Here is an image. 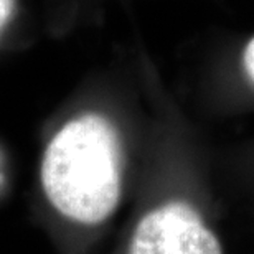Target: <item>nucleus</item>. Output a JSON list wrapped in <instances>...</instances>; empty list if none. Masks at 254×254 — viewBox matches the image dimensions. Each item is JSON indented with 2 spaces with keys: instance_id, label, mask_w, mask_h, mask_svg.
Returning a JSON list of instances; mask_svg holds the SVG:
<instances>
[{
  "instance_id": "obj_1",
  "label": "nucleus",
  "mask_w": 254,
  "mask_h": 254,
  "mask_svg": "<svg viewBox=\"0 0 254 254\" xmlns=\"http://www.w3.org/2000/svg\"><path fill=\"white\" fill-rule=\"evenodd\" d=\"M42 185L55 210L69 220H108L123 193V147L113 123L88 113L64 124L45 150Z\"/></svg>"
},
{
  "instance_id": "obj_2",
  "label": "nucleus",
  "mask_w": 254,
  "mask_h": 254,
  "mask_svg": "<svg viewBox=\"0 0 254 254\" xmlns=\"http://www.w3.org/2000/svg\"><path fill=\"white\" fill-rule=\"evenodd\" d=\"M129 254H223V250L195 208L170 201L139 221Z\"/></svg>"
},
{
  "instance_id": "obj_3",
  "label": "nucleus",
  "mask_w": 254,
  "mask_h": 254,
  "mask_svg": "<svg viewBox=\"0 0 254 254\" xmlns=\"http://www.w3.org/2000/svg\"><path fill=\"white\" fill-rule=\"evenodd\" d=\"M243 64H245L248 76H250L251 81L254 83V38L248 43V47L245 50V55H243Z\"/></svg>"
},
{
  "instance_id": "obj_4",
  "label": "nucleus",
  "mask_w": 254,
  "mask_h": 254,
  "mask_svg": "<svg viewBox=\"0 0 254 254\" xmlns=\"http://www.w3.org/2000/svg\"><path fill=\"white\" fill-rule=\"evenodd\" d=\"M12 7H13V0H0V28L8 20Z\"/></svg>"
}]
</instances>
